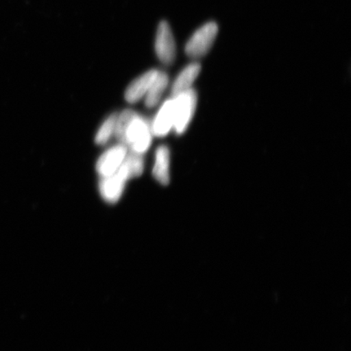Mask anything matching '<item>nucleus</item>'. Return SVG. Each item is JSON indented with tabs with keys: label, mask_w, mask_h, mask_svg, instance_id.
<instances>
[{
	"label": "nucleus",
	"mask_w": 351,
	"mask_h": 351,
	"mask_svg": "<svg viewBox=\"0 0 351 351\" xmlns=\"http://www.w3.org/2000/svg\"><path fill=\"white\" fill-rule=\"evenodd\" d=\"M153 136L151 122L136 113L121 143L125 145L129 151L144 155L151 147Z\"/></svg>",
	"instance_id": "f257e3e1"
},
{
	"label": "nucleus",
	"mask_w": 351,
	"mask_h": 351,
	"mask_svg": "<svg viewBox=\"0 0 351 351\" xmlns=\"http://www.w3.org/2000/svg\"><path fill=\"white\" fill-rule=\"evenodd\" d=\"M175 104V123L173 131L181 135L186 131L194 117L197 107V96L196 91L188 90L173 96Z\"/></svg>",
	"instance_id": "f03ea898"
},
{
	"label": "nucleus",
	"mask_w": 351,
	"mask_h": 351,
	"mask_svg": "<svg viewBox=\"0 0 351 351\" xmlns=\"http://www.w3.org/2000/svg\"><path fill=\"white\" fill-rule=\"evenodd\" d=\"M218 30V25L214 21L208 22L201 26L186 43V54L193 59H199L204 56L216 40Z\"/></svg>",
	"instance_id": "7ed1b4c3"
},
{
	"label": "nucleus",
	"mask_w": 351,
	"mask_h": 351,
	"mask_svg": "<svg viewBox=\"0 0 351 351\" xmlns=\"http://www.w3.org/2000/svg\"><path fill=\"white\" fill-rule=\"evenodd\" d=\"M155 51L158 59L165 65H171L174 62L177 55V47L172 29L168 22L162 21L158 25Z\"/></svg>",
	"instance_id": "20e7f679"
},
{
	"label": "nucleus",
	"mask_w": 351,
	"mask_h": 351,
	"mask_svg": "<svg viewBox=\"0 0 351 351\" xmlns=\"http://www.w3.org/2000/svg\"><path fill=\"white\" fill-rule=\"evenodd\" d=\"M128 152L125 145L119 143L104 152L96 163V171L100 178L116 173Z\"/></svg>",
	"instance_id": "39448f33"
},
{
	"label": "nucleus",
	"mask_w": 351,
	"mask_h": 351,
	"mask_svg": "<svg viewBox=\"0 0 351 351\" xmlns=\"http://www.w3.org/2000/svg\"><path fill=\"white\" fill-rule=\"evenodd\" d=\"M175 123V104L174 99L166 100L161 105L152 124V130L154 136L158 138H164L173 130Z\"/></svg>",
	"instance_id": "423d86ee"
},
{
	"label": "nucleus",
	"mask_w": 351,
	"mask_h": 351,
	"mask_svg": "<svg viewBox=\"0 0 351 351\" xmlns=\"http://www.w3.org/2000/svg\"><path fill=\"white\" fill-rule=\"evenodd\" d=\"M126 181L117 173L100 178L99 191L101 197L110 204L117 203L124 193Z\"/></svg>",
	"instance_id": "0eeeda50"
},
{
	"label": "nucleus",
	"mask_w": 351,
	"mask_h": 351,
	"mask_svg": "<svg viewBox=\"0 0 351 351\" xmlns=\"http://www.w3.org/2000/svg\"><path fill=\"white\" fill-rule=\"evenodd\" d=\"M158 72L159 69H151L136 78L125 90V98L127 102L135 104L145 98Z\"/></svg>",
	"instance_id": "6e6552de"
},
{
	"label": "nucleus",
	"mask_w": 351,
	"mask_h": 351,
	"mask_svg": "<svg viewBox=\"0 0 351 351\" xmlns=\"http://www.w3.org/2000/svg\"><path fill=\"white\" fill-rule=\"evenodd\" d=\"M152 173L153 177L162 186L169 185L170 182V151L169 147L164 145L157 148Z\"/></svg>",
	"instance_id": "1a4fd4ad"
},
{
	"label": "nucleus",
	"mask_w": 351,
	"mask_h": 351,
	"mask_svg": "<svg viewBox=\"0 0 351 351\" xmlns=\"http://www.w3.org/2000/svg\"><path fill=\"white\" fill-rule=\"evenodd\" d=\"M200 71L201 64L197 62L191 63L184 68L173 82L172 95L175 96L192 89V86L199 77Z\"/></svg>",
	"instance_id": "9d476101"
},
{
	"label": "nucleus",
	"mask_w": 351,
	"mask_h": 351,
	"mask_svg": "<svg viewBox=\"0 0 351 351\" xmlns=\"http://www.w3.org/2000/svg\"><path fill=\"white\" fill-rule=\"evenodd\" d=\"M143 171V155L129 151L117 173L127 182L140 177Z\"/></svg>",
	"instance_id": "9b49d317"
},
{
	"label": "nucleus",
	"mask_w": 351,
	"mask_h": 351,
	"mask_svg": "<svg viewBox=\"0 0 351 351\" xmlns=\"http://www.w3.org/2000/svg\"><path fill=\"white\" fill-rule=\"evenodd\" d=\"M169 78L168 74L159 70L155 80L145 96V105L148 108H153L159 104L162 95L169 86Z\"/></svg>",
	"instance_id": "f8f14e48"
},
{
	"label": "nucleus",
	"mask_w": 351,
	"mask_h": 351,
	"mask_svg": "<svg viewBox=\"0 0 351 351\" xmlns=\"http://www.w3.org/2000/svg\"><path fill=\"white\" fill-rule=\"evenodd\" d=\"M117 117V114H112L99 127L95 138V143L99 146H104L107 144L115 133Z\"/></svg>",
	"instance_id": "ddd939ff"
}]
</instances>
